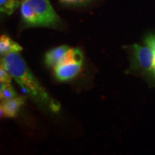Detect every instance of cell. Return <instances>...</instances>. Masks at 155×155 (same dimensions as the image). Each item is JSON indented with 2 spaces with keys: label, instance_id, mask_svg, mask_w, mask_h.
I'll return each mask as SVG.
<instances>
[{
  "label": "cell",
  "instance_id": "obj_5",
  "mask_svg": "<svg viewBox=\"0 0 155 155\" xmlns=\"http://www.w3.org/2000/svg\"><path fill=\"white\" fill-rule=\"evenodd\" d=\"M24 102L25 98L23 97L17 96L10 99L2 101L0 107L1 116L8 118L15 117L24 104Z\"/></svg>",
  "mask_w": 155,
  "mask_h": 155
},
{
  "label": "cell",
  "instance_id": "obj_8",
  "mask_svg": "<svg viewBox=\"0 0 155 155\" xmlns=\"http://www.w3.org/2000/svg\"><path fill=\"white\" fill-rule=\"evenodd\" d=\"M20 5V0H0V11L7 15H11Z\"/></svg>",
  "mask_w": 155,
  "mask_h": 155
},
{
  "label": "cell",
  "instance_id": "obj_9",
  "mask_svg": "<svg viewBox=\"0 0 155 155\" xmlns=\"http://www.w3.org/2000/svg\"><path fill=\"white\" fill-rule=\"evenodd\" d=\"M15 96H17V94L15 91L13 87L12 86L11 83H1V86H0L1 101L10 99Z\"/></svg>",
  "mask_w": 155,
  "mask_h": 155
},
{
  "label": "cell",
  "instance_id": "obj_12",
  "mask_svg": "<svg viewBox=\"0 0 155 155\" xmlns=\"http://www.w3.org/2000/svg\"><path fill=\"white\" fill-rule=\"evenodd\" d=\"M12 78V75L1 65V67H0V81H1V83H11Z\"/></svg>",
  "mask_w": 155,
  "mask_h": 155
},
{
  "label": "cell",
  "instance_id": "obj_4",
  "mask_svg": "<svg viewBox=\"0 0 155 155\" xmlns=\"http://www.w3.org/2000/svg\"><path fill=\"white\" fill-rule=\"evenodd\" d=\"M132 65L131 68L144 73H152L154 67L155 54L150 46H141L134 44L131 47Z\"/></svg>",
  "mask_w": 155,
  "mask_h": 155
},
{
  "label": "cell",
  "instance_id": "obj_2",
  "mask_svg": "<svg viewBox=\"0 0 155 155\" xmlns=\"http://www.w3.org/2000/svg\"><path fill=\"white\" fill-rule=\"evenodd\" d=\"M21 15L27 27L56 28L61 19L56 14L49 0H20Z\"/></svg>",
  "mask_w": 155,
  "mask_h": 155
},
{
  "label": "cell",
  "instance_id": "obj_10",
  "mask_svg": "<svg viewBox=\"0 0 155 155\" xmlns=\"http://www.w3.org/2000/svg\"><path fill=\"white\" fill-rule=\"evenodd\" d=\"M144 42L145 45L150 46V48H152L153 50L154 51L155 54V35L154 34H150L148 35L144 39ZM151 75L153 77V78L155 80V60H154V67H153L152 73Z\"/></svg>",
  "mask_w": 155,
  "mask_h": 155
},
{
  "label": "cell",
  "instance_id": "obj_11",
  "mask_svg": "<svg viewBox=\"0 0 155 155\" xmlns=\"http://www.w3.org/2000/svg\"><path fill=\"white\" fill-rule=\"evenodd\" d=\"M92 0H59L61 4L66 6H72V7H79L88 5Z\"/></svg>",
  "mask_w": 155,
  "mask_h": 155
},
{
  "label": "cell",
  "instance_id": "obj_6",
  "mask_svg": "<svg viewBox=\"0 0 155 155\" xmlns=\"http://www.w3.org/2000/svg\"><path fill=\"white\" fill-rule=\"evenodd\" d=\"M71 48L63 45L49 50L45 56V63L48 66L55 68L63 61Z\"/></svg>",
  "mask_w": 155,
  "mask_h": 155
},
{
  "label": "cell",
  "instance_id": "obj_3",
  "mask_svg": "<svg viewBox=\"0 0 155 155\" xmlns=\"http://www.w3.org/2000/svg\"><path fill=\"white\" fill-rule=\"evenodd\" d=\"M83 61L82 51L79 48H71L63 61L54 68L56 78L61 81L73 79L80 72Z\"/></svg>",
  "mask_w": 155,
  "mask_h": 155
},
{
  "label": "cell",
  "instance_id": "obj_1",
  "mask_svg": "<svg viewBox=\"0 0 155 155\" xmlns=\"http://www.w3.org/2000/svg\"><path fill=\"white\" fill-rule=\"evenodd\" d=\"M1 65L19 86L35 101L46 106L52 111H60L61 105L59 103L52 98L39 83L19 53L15 52L3 56L1 59Z\"/></svg>",
  "mask_w": 155,
  "mask_h": 155
},
{
  "label": "cell",
  "instance_id": "obj_7",
  "mask_svg": "<svg viewBox=\"0 0 155 155\" xmlns=\"http://www.w3.org/2000/svg\"><path fill=\"white\" fill-rule=\"evenodd\" d=\"M22 50L17 42L13 41L8 36L2 35L0 37V54L2 56H5L11 53H19Z\"/></svg>",
  "mask_w": 155,
  "mask_h": 155
}]
</instances>
